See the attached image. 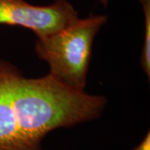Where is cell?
Segmentation results:
<instances>
[{"label":"cell","mask_w":150,"mask_h":150,"mask_svg":"<svg viewBox=\"0 0 150 150\" xmlns=\"http://www.w3.org/2000/svg\"><path fill=\"white\" fill-rule=\"evenodd\" d=\"M100 1V3L104 5V7H107L108 4V0H99Z\"/></svg>","instance_id":"cell-6"},{"label":"cell","mask_w":150,"mask_h":150,"mask_svg":"<svg viewBox=\"0 0 150 150\" xmlns=\"http://www.w3.org/2000/svg\"><path fill=\"white\" fill-rule=\"evenodd\" d=\"M23 75L16 66L0 58V150H43L22 134L17 107V88Z\"/></svg>","instance_id":"cell-3"},{"label":"cell","mask_w":150,"mask_h":150,"mask_svg":"<svg viewBox=\"0 0 150 150\" xmlns=\"http://www.w3.org/2000/svg\"><path fill=\"white\" fill-rule=\"evenodd\" d=\"M79 18L68 0H55L43 6L33 5L25 0H0V25L25 28L37 37L60 30Z\"/></svg>","instance_id":"cell-2"},{"label":"cell","mask_w":150,"mask_h":150,"mask_svg":"<svg viewBox=\"0 0 150 150\" xmlns=\"http://www.w3.org/2000/svg\"><path fill=\"white\" fill-rule=\"evenodd\" d=\"M144 18V38L142 48L140 65L148 79H150V0H139Z\"/></svg>","instance_id":"cell-4"},{"label":"cell","mask_w":150,"mask_h":150,"mask_svg":"<svg viewBox=\"0 0 150 150\" xmlns=\"http://www.w3.org/2000/svg\"><path fill=\"white\" fill-rule=\"evenodd\" d=\"M132 150H150V132L145 134L143 139L139 144L135 146Z\"/></svg>","instance_id":"cell-5"},{"label":"cell","mask_w":150,"mask_h":150,"mask_svg":"<svg viewBox=\"0 0 150 150\" xmlns=\"http://www.w3.org/2000/svg\"><path fill=\"white\" fill-rule=\"evenodd\" d=\"M107 21L106 15L79 18L60 30L37 37L35 53L48 64V74L70 88L85 91L93 41Z\"/></svg>","instance_id":"cell-1"}]
</instances>
